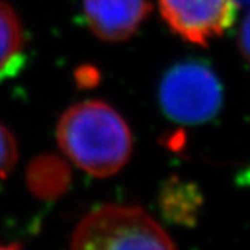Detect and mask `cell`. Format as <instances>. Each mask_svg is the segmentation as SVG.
Here are the masks:
<instances>
[{"label": "cell", "instance_id": "cell-10", "mask_svg": "<svg viewBox=\"0 0 250 250\" xmlns=\"http://www.w3.org/2000/svg\"><path fill=\"white\" fill-rule=\"evenodd\" d=\"M232 3H234L235 6H246L247 0H232Z\"/></svg>", "mask_w": 250, "mask_h": 250}, {"label": "cell", "instance_id": "cell-8", "mask_svg": "<svg viewBox=\"0 0 250 250\" xmlns=\"http://www.w3.org/2000/svg\"><path fill=\"white\" fill-rule=\"evenodd\" d=\"M17 142L11 131L0 124V180L6 178L17 165Z\"/></svg>", "mask_w": 250, "mask_h": 250}, {"label": "cell", "instance_id": "cell-2", "mask_svg": "<svg viewBox=\"0 0 250 250\" xmlns=\"http://www.w3.org/2000/svg\"><path fill=\"white\" fill-rule=\"evenodd\" d=\"M69 250H176L149 214L131 205H103L76 228Z\"/></svg>", "mask_w": 250, "mask_h": 250}, {"label": "cell", "instance_id": "cell-4", "mask_svg": "<svg viewBox=\"0 0 250 250\" xmlns=\"http://www.w3.org/2000/svg\"><path fill=\"white\" fill-rule=\"evenodd\" d=\"M167 26L184 41L207 45L234 20L232 0H158Z\"/></svg>", "mask_w": 250, "mask_h": 250}, {"label": "cell", "instance_id": "cell-9", "mask_svg": "<svg viewBox=\"0 0 250 250\" xmlns=\"http://www.w3.org/2000/svg\"><path fill=\"white\" fill-rule=\"evenodd\" d=\"M241 50H243V56L247 58V53H249V21H247V19L243 21V29H241Z\"/></svg>", "mask_w": 250, "mask_h": 250}, {"label": "cell", "instance_id": "cell-1", "mask_svg": "<svg viewBox=\"0 0 250 250\" xmlns=\"http://www.w3.org/2000/svg\"><path fill=\"white\" fill-rule=\"evenodd\" d=\"M58 144L63 154L86 173L107 178L119 172L131 155L128 124L103 101L71 105L58 124Z\"/></svg>", "mask_w": 250, "mask_h": 250}, {"label": "cell", "instance_id": "cell-11", "mask_svg": "<svg viewBox=\"0 0 250 250\" xmlns=\"http://www.w3.org/2000/svg\"><path fill=\"white\" fill-rule=\"evenodd\" d=\"M0 250H20V249L15 246H8V247H0Z\"/></svg>", "mask_w": 250, "mask_h": 250}, {"label": "cell", "instance_id": "cell-6", "mask_svg": "<svg viewBox=\"0 0 250 250\" xmlns=\"http://www.w3.org/2000/svg\"><path fill=\"white\" fill-rule=\"evenodd\" d=\"M26 181L37 198L51 201L68 190L71 184V169L66 162L56 155H40L29 165Z\"/></svg>", "mask_w": 250, "mask_h": 250}, {"label": "cell", "instance_id": "cell-7", "mask_svg": "<svg viewBox=\"0 0 250 250\" xmlns=\"http://www.w3.org/2000/svg\"><path fill=\"white\" fill-rule=\"evenodd\" d=\"M23 29L15 11L0 0V73L8 71L23 50Z\"/></svg>", "mask_w": 250, "mask_h": 250}, {"label": "cell", "instance_id": "cell-5", "mask_svg": "<svg viewBox=\"0 0 250 250\" xmlns=\"http://www.w3.org/2000/svg\"><path fill=\"white\" fill-rule=\"evenodd\" d=\"M151 11L149 0H83L86 23L103 41L131 38Z\"/></svg>", "mask_w": 250, "mask_h": 250}, {"label": "cell", "instance_id": "cell-3", "mask_svg": "<svg viewBox=\"0 0 250 250\" xmlns=\"http://www.w3.org/2000/svg\"><path fill=\"white\" fill-rule=\"evenodd\" d=\"M163 112L181 124L207 122L219 112L223 92L214 71L201 62H184L169 69L158 89Z\"/></svg>", "mask_w": 250, "mask_h": 250}]
</instances>
